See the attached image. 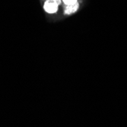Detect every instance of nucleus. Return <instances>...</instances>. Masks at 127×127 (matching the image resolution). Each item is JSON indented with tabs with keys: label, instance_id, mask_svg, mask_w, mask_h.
I'll return each mask as SVG.
<instances>
[{
	"label": "nucleus",
	"instance_id": "f257e3e1",
	"mask_svg": "<svg viewBox=\"0 0 127 127\" xmlns=\"http://www.w3.org/2000/svg\"><path fill=\"white\" fill-rule=\"evenodd\" d=\"M62 0H47L43 5V8L46 12L49 14H54L58 11L59 5L61 4Z\"/></svg>",
	"mask_w": 127,
	"mask_h": 127
},
{
	"label": "nucleus",
	"instance_id": "f03ea898",
	"mask_svg": "<svg viewBox=\"0 0 127 127\" xmlns=\"http://www.w3.org/2000/svg\"><path fill=\"white\" fill-rule=\"evenodd\" d=\"M79 8V2H76L75 4L70 5H66L65 10H64V14L65 15H70L74 13H75L76 11Z\"/></svg>",
	"mask_w": 127,
	"mask_h": 127
},
{
	"label": "nucleus",
	"instance_id": "7ed1b4c3",
	"mask_svg": "<svg viewBox=\"0 0 127 127\" xmlns=\"http://www.w3.org/2000/svg\"><path fill=\"white\" fill-rule=\"evenodd\" d=\"M65 5H70L78 2V0H62Z\"/></svg>",
	"mask_w": 127,
	"mask_h": 127
}]
</instances>
